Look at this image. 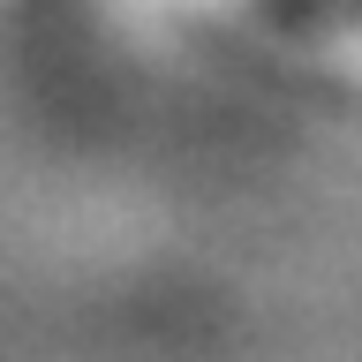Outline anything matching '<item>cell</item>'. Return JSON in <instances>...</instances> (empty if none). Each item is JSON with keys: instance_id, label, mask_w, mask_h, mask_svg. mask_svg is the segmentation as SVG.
Returning <instances> with one entry per match:
<instances>
[{"instance_id": "obj_1", "label": "cell", "mask_w": 362, "mask_h": 362, "mask_svg": "<svg viewBox=\"0 0 362 362\" xmlns=\"http://www.w3.org/2000/svg\"><path fill=\"white\" fill-rule=\"evenodd\" d=\"M355 16H362V0H355Z\"/></svg>"}]
</instances>
